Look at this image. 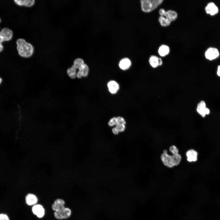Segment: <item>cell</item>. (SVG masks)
<instances>
[{"instance_id": "obj_6", "label": "cell", "mask_w": 220, "mask_h": 220, "mask_svg": "<svg viewBox=\"0 0 220 220\" xmlns=\"http://www.w3.org/2000/svg\"><path fill=\"white\" fill-rule=\"evenodd\" d=\"M187 162L192 163L197 162L198 159V152L195 149L190 148L185 152Z\"/></svg>"}, {"instance_id": "obj_14", "label": "cell", "mask_w": 220, "mask_h": 220, "mask_svg": "<svg viewBox=\"0 0 220 220\" xmlns=\"http://www.w3.org/2000/svg\"><path fill=\"white\" fill-rule=\"evenodd\" d=\"M131 64V61L129 59L124 58L120 61L119 65L121 69L123 70H126L130 67Z\"/></svg>"}, {"instance_id": "obj_19", "label": "cell", "mask_w": 220, "mask_h": 220, "mask_svg": "<svg viewBox=\"0 0 220 220\" xmlns=\"http://www.w3.org/2000/svg\"><path fill=\"white\" fill-rule=\"evenodd\" d=\"M76 68L74 66L68 68L67 70V73L68 75L72 79H74L76 76Z\"/></svg>"}, {"instance_id": "obj_20", "label": "cell", "mask_w": 220, "mask_h": 220, "mask_svg": "<svg viewBox=\"0 0 220 220\" xmlns=\"http://www.w3.org/2000/svg\"><path fill=\"white\" fill-rule=\"evenodd\" d=\"M79 70V71L82 74V76L86 77L87 75L89 72V68L86 64H83Z\"/></svg>"}, {"instance_id": "obj_29", "label": "cell", "mask_w": 220, "mask_h": 220, "mask_svg": "<svg viewBox=\"0 0 220 220\" xmlns=\"http://www.w3.org/2000/svg\"><path fill=\"white\" fill-rule=\"evenodd\" d=\"M76 76L78 78H80L82 77V75L80 72L79 71L76 74Z\"/></svg>"}, {"instance_id": "obj_31", "label": "cell", "mask_w": 220, "mask_h": 220, "mask_svg": "<svg viewBox=\"0 0 220 220\" xmlns=\"http://www.w3.org/2000/svg\"><path fill=\"white\" fill-rule=\"evenodd\" d=\"M217 74L218 76H220V65L218 68Z\"/></svg>"}, {"instance_id": "obj_12", "label": "cell", "mask_w": 220, "mask_h": 220, "mask_svg": "<svg viewBox=\"0 0 220 220\" xmlns=\"http://www.w3.org/2000/svg\"><path fill=\"white\" fill-rule=\"evenodd\" d=\"M108 86L109 92L112 94L116 93L119 89V85L116 81H110L108 84Z\"/></svg>"}, {"instance_id": "obj_22", "label": "cell", "mask_w": 220, "mask_h": 220, "mask_svg": "<svg viewBox=\"0 0 220 220\" xmlns=\"http://www.w3.org/2000/svg\"><path fill=\"white\" fill-rule=\"evenodd\" d=\"M84 64L83 60L80 58H77L74 62V66L76 68L79 69Z\"/></svg>"}, {"instance_id": "obj_27", "label": "cell", "mask_w": 220, "mask_h": 220, "mask_svg": "<svg viewBox=\"0 0 220 220\" xmlns=\"http://www.w3.org/2000/svg\"><path fill=\"white\" fill-rule=\"evenodd\" d=\"M166 11L163 9H161L159 10V13L161 16H164Z\"/></svg>"}, {"instance_id": "obj_11", "label": "cell", "mask_w": 220, "mask_h": 220, "mask_svg": "<svg viewBox=\"0 0 220 220\" xmlns=\"http://www.w3.org/2000/svg\"><path fill=\"white\" fill-rule=\"evenodd\" d=\"M25 201L28 205L31 206L35 204L38 202V199L35 195L29 193L26 196Z\"/></svg>"}, {"instance_id": "obj_13", "label": "cell", "mask_w": 220, "mask_h": 220, "mask_svg": "<svg viewBox=\"0 0 220 220\" xmlns=\"http://www.w3.org/2000/svg\"><path fill=\"white\" fill-rule=\"evenodd\" d=\"M14 3L20 6H31L35 3L34 0H14Z\"/></svg>"}, {"instance_id": "obj_8", "label": "cell", "mask_w": 220, "mask_h": 220, "mask_svg": "<svg viewBox=\"0 0 220 220\" xmlns=\"http://www.w3.org/2000/svg\"><path fill=\"white\" fill-rule=\"evenodd\" d=\"M219 55L218 50L215 48H210L208 49L205 53L206 58L210 60L215 59L218 57Z\"/></svg>"}, {"instance_id": "obj_21", "label": "cell", "mask_w": 220, "mask_h": 220, "mask_svg": "<svg viewBox=\"0 0 220 220\" xmlns=\"http://www.w3.org/2000/svg\"><path fill=\"white\" fill-rule=\"evenodd\" d=\"M169 151L171 154L175 155L179 153L180 151L178 148L175 145H172L168 148Z\"/></svg>"}, {"instance_id": "obj_9", "label": "cell", "mask_w": 220, "mask_h": 220, "mask_svg": "<svg viewBox=\"0 0 220 220\" xmlns=\"http://www.w3.org/2000/svg\"><path fill=\"white\" fill-rule=\"evenodd\" d=\"M32 210L33 214L39 218H42L45 215V209L41 205L38 204L34 205Z\"/></svg>"}, {"instance_id": "obj_2", "label": "cell", "mask_w": 220, "mask_h": 220, "mask_svg": "<svg viewBox=\"0 0 220 220\" xmlns=\"http://www.w3.org/2000/svg\"><path fill=\"white\" fill-rule=\"evenodd\" d=\"M65 202L61 199H56L52 206V208L55 211L54 217L58 219H63L69 218L71 215V209L64 206Z\"/></svg>"}, {"instance_id": "obj_33", "label": "cell", "mask_w": 220, "mask_h": 220, "mask_svg": "<svg viewBox=\"0 0 220 220\" xmlns=\"http://www.w3.org/2000/svg\"><path fill=\"white\" fill-rule=\"evenodd\" d=\"M1 22V18L0 17V23Z\"/></svg>"}, {"instance_id": "obj_17", "label": "cell", "mask_w": 220, "mask_h": 220, "mask_svg": "<svg viewBox=\"0 0 220 220\" xmlns=\"http://www.w3.org/2000/svg\"><path fill=\"white\" fill-rule=\"evenodd\" d=\"M159 57L155 56H152L149 58V63L151 66L153 68H156L159 66Z\"/></svg>"}, {"instance_id": "obj_15", "label": "cell", "mask_w": 220, "mask_h": 220, "mask_svg": "<svg viewBox=\"0 0 220 220\" xmlns=\"http://www.w3.org/2000/svg\"><path fill=\"white\" fill-rule=\"evenodd\" d=\"M178 14L177 12L174 10H168L166 11L164 17H166L170 22L174 21L177 18Z\"/></svg>"}, {"instance_id": "obj_30", "label": "cell", "mask_w": 220, "mask_h": 220, "mask_svg": "<svg viewBox=\"0 0 220 220\" xmlns=\"http://www.w3.org/2000/svg\"><path fill=\"white\" fill-rule=\"evenodd\" d=\"M158 63L159 66H161L163 64L162 60L159 57Z\"/></svg>"}, {"instance_id": "obj_25", "label": "cell", "mask_w": 220, "mask_h": 220, "mask_svg": "<svg viewBox=\"0 0 220 220\" xmlns=\"http://www.w3.org/2000/svg\"><path fill=\"white\" fill-rule=\"evenodd\" d=\"M116 118L118 124L125 125L126 122L123 118L121 117H118Z\"/></svg>"}, {"instance_id": "obj_3", "label": "cell", "mask_w": 220, "mask_h": 220, "mask_svg": "<svg viewBox=\"0 0 220 220\" xmlns=\"http://www.w3.org/2000/svg\"><path fill=\"white\" fill-rule=\"evenodd\" d=\"M16 49L19 55L24 57H28L32 56L34 50L33 46L22 38H19L16 41Z\"/></svg>"}, {"instance_id": "obj_32", "label": "cell", "mask_w": 220, "mask_h": 220, "mask_svg": "<svg viewBox=\"0 0 220 220\" xmlns=\"http://www.w3.org/2000/svg\"><path fill=\"white\" fill-rule=\"evenodd\" d=\"M2 81V79L0 77V84H1Z\"/></svg>"}, {"instance_id": "obj_28", "label": "cell", "mask_w": 220, "mask_h": 220, "mask_svg": "<svg viewBox=\"0 0 220 220\" xmlns=\"http://www.w3.org/2000/svg\"><path fill=\"white\" fill-rule=\"evenodd\" d=\"M112 132L114 134L116 135L118 134L119 132L116 127L113 128L112 129Z\"/></svg>"}, {"instance_id": "obj_16", "label": "cell", "mask_w": 220, "mask_h": 220, "mask_svg": "<svg viewBox=\"0 0 220 220\" xmlns=\"http://www.w3.org/2000/svg\"><path fill=\"white\" fill-rule=\"evenodd\" d=\"M170 52V48L167 45H163L159 48L158 52L159 55L161 57H164L168 55Z\"/></svg>"}, {"instance_id": "obj_26", "label": "cell", "mask_w": 220, "mask_h": 220, "mask_svg": "<svg viewBox=\"0 0 220 220\" xmlns=\"http://www.w3.org/2000/svg\"><path fill=\"white\" fill-rule=\"evenodd\" d=\"M0 220H9L8 215L5 214H0Z\"/></svg>"}, {"instance_id": "obj_4", "label": "cell", "mask_w": 220, "mask_h": 220, "mask_svg": "<svg viewBox=\"0 0 220 220\" xmlns=\"http://www.w3.org/2000/svg\"><path fill=\"white\" fill-rule=\"evenodd\" d=\"M163 1V0H141V9L144 12H150L157 8Z\"/></svg>"}, {"instance_id": "obj_5", "label": "cell", "mask_w": 220, "mask_h": 220, "mask_svg": "<svg viewBox=\"0 0 220 220\" xmlns=\"http://www.w3.org/2000/svg\"><path fill=\"white\" fill-rule=\"evenodd\" d=\"M13 35L12 31L9 28H4L0 31V53L4 49L3 43L10 41Z\"/></svg>"}, {"instance_id": "obj_23", "label": "cell", "mask_w": 220, "mask_h": 220, "mask_svg": "<svg viewBox=\"0 0 220 220\" xmlns=\"http://www.w3.org/2000/svg\"><path fill=\"white\" fill-rule=\"evenodd\" d=\"M118 124L117 118L116 117H113L109 121L108 124L110 127H112L114 125H116Z\"/></svg>"}, {"instance_id": "obj_10", "label": "cell", "mask_w": 220, "mask_h": 220, "mask_svg": "<svg viewBox=\"0 0 220 220\" xmlns=\"http://www.w3.org/2000/svg\"><path fill=\"white\" fill-rule=\"evenodd\" d=\"M205 9L207 14L211 15L215 14L218 12V7L213 2L208 3Z\"/></svg>"}, {"instance_id": "obj_18", "label": "cell", "mask_w": 220, "mask_h": 220, "mask_svg": "<svg viewBox=\"0 0 220 220\" xmlns=\"http://www.w3.org/2000/svg\"><path fill=\"white\" fill-rule=\"evenodd\" d=\"M159 21L161 26L163 27H167L169 26L171 22L166 17L160 16L159 18Z\"/></svg>"}, {"instance_id": "obj_24", "label": "cell", "mask_w": 220, "mask_h": 220, "mask_svg": "<svg viewBox=\"0 0 220 220\" xmlns=\"http://www.w3.org/2000/svg\"><path fill=\"white\" fill-rule=\"evenodd\" d=\"M119 132L124 131L125 129V125L117 124L116 127Z\"/></svg>"}, {"instance_id": "obj_7", "label": "cell", "mask_w": 220, "mask_h": 220, "mask_svg": "<svg viewBox=\"0 0 220 220\" xmlns=\"http://www.w3.org/2000/svg\"><path fill=\"white\" fill-rule=\"evenodd\" d=\"M196 110L197 113L203 117L210 113V110L206 107V103L204 101H201L198 104Z\"/></svg>"}, {"instance_id": "obj_1", "label": "cell", "mask_w": 220, "mask_h": 220, "mask_svg": "<svg viewBox=\"0 0 220 220\" xmlns=\"http://www.w3.org/2000/svg\"><path fill=\"white\" fill-rule=\"evenodd\" d=\"M160 159L163 165L168 169L178 166L181 163L182 156L180 153L173 155L168 153L167 149H163L160 156Z\"/></svg>"}]
</instances>
